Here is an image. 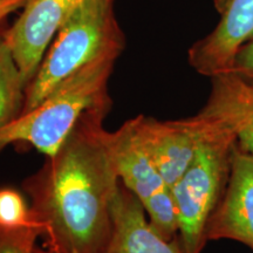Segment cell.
Listing matches in <instances>:
<instances>
[{"label": "cell", "instance_id": "obj_1", "mask_svg": "<svg viewBox=\"0 0 253 253\" xmlns=\"http://www.w3.org/2000/svg\"><path fill=\"white\" fill-rule=\"evenodd\" d=\"M109 102L84 114L59 150L24 182L31 211L55 253H106L113 232V202L120 186L112 131L103 120Z\"/></svg>", "mask_w": 253, "mask_h": 253}, {"label": "cell", "instance_id": "obj_2", "mask_svg": "<svg viewBox=\"0 0 253 253\" xmlns=\"http://www.w3.org/2000/svg\"><path fill=\"white\" fill-rule=\"evenodd\" d=\"M120 53L102 55L80 69L30 112L0 128V150L12 144H30L52 156L84 114L109 102L107 84Z\"/></svg>", "mask_w": 253, "mask_h": 253}, {"label": "cell", "instance_id": "obj_3", "mask_svg": "<svg viewBox=\"0 0 253 253\" xmlns=\"http://www.w3.org/2000/svg\"><path fill=\"white\" fill-rule=\"evenodd\" d=\"M114 0H84L62 25L26 87L21 114L36 108L63 81L94 60L121 54L125 36L114 14Z\"/></svg>", "mask_w": 253, "mask_h": 253}, {"label": "cell", "instance_id": "obj_4", "mask_svg": "<svg viewBox=\"0 0 253 253\" xmlns=\"http://www.w3.org/2000/svg\"><path fill=\"white\" fill-rule=\"evenodd\" d=\"M236 145L233 132L221 126L170 188L178 238L186 253H201L207 244L209 221L226 189Z\"/></svg>", "mask_w": 253, "mask_h": 253}, {"label": "cell", "instance_id": "obj_5", "mask_svg": "<svg viewBox=\"0 0 253 253\" xmlns=\"http://www.w3.org/2000/svg\"><path fill=\"white\" fill-rule=\"evenodd\" d=\"M112 150L120 181L140 201L151 225L164 238L178 237L171 190L136 135L130 120L112 131Z\"/></svg>", "mask_w": 253, "mask_h": 253}, {"label": "cell", "instance_id": "obj_6", "mask_svg": "<svg viewBox=\"0 0 253 253\" xmlns=\"http://www.w3.org/2000/svg\"><path fill=\"white\" fill-rule=\"evenodd\" d=\"M130 121L170 188L188 169L201 145L221 128L219 123L199 113L176 121H158L144 115Z\"/></svg>", "mask_w": 253, "mask_h": 253}, {"label": "cell", "instance_id": "obj_7", "mask_svg": "<svg viewBox=\"0 0 253 253\" xmlns=\"http://www.w3.org/2000/svg\"><path fill=\"white\" fill-rule=\"evenodd\" d=\"M84 0H28L4 38L26 86L37 74L47 47Z\"/></svg>", "mask_w": 253, "mask_h": 253}, {"label": "cell", "instance_id": "obj_8", "mask_svg": "<svg viewBox=\"0 0 253 253\" xmlns=\"http://www.w3.org/2000/svg\"><path fill=\"white\" fill-rule=\"evenodd\" d=\"M214 30L189 49L191 67L213 78L231 71L238 50L253 39V0H229Z\"/></svg>", "mask_w": 253, "mask_h": 253}, {"label": "cell", "instance_id": "obj_9", "mask_svg": "<svg viewBox=\"0 0 253 253\" xmlns=\"http://www.w3.org/2000/svg\"><path fill=\"white\" fill-rule=\"evenodd\" d=\"M207 238L237 240L253 250V156L238 144L226 189L209 221Z\"/></svg>", "mask_w": 253, "mask_h": 253}, {"label": "cell", "instance_id": "obj_10", "mask_svg": "<svg viewBox=\"0 0 253 253\" xmlns=\"http://www.w3.org/2000/svg\"><path fill=\"white\" fill-rule=\"evenodd\" d=\"M112 218V239L106 253H186L179 238H164L151 225L140 201L122 182L114 198Z\"/></svg>", "mask_w": 253, "mask_h": 253}, {"label": "cell", "instance_id": "obj_11", "mask_svg": "<svg viewBox=\"0 0 253 253\" xmlns=\"http://www.w3.org/2000/svg\"><path fill=\"white\" fill-rule=\"evenodd\" d=\"M199 114L232 131L240 149L253 156V82L232 72L211 78L210 96Z\"/></svg>", "mask_w": 253, "mask_h": 253}, {"label": "cell", "instance_id": "obj_12", "mask_svg": "<svg viewBox=\"0 0 253 253\" xmlns=\"http://www.w3.org/2000/svg\"><path fill=\"white\" fill-rule=\"evenodd\" d=\"M26 87L4 33L0 34V128L23 112Z\"/></svg>", "mask_w": 253, "mask_h": 253}, {"label": "cell", "instance_id": "obj_13", "mask_svg": "<svg viewBox=\"0 0 253 253\" xmlns=\"http://www.w3.org/2000/svg\"><path fill=\"white\" fill-rule=\"evenodd\" d=\"M33 219L31 208L17 190H0V229L13 230L30 224Z\"/></svg>", "mask_w": 253, "mask_h": 253}, {"label": "cell", "instance_id": "obj_14", "mask_svg": "<svg viewBox=\"0 0 253 253\" xmlns=\"http://www.w3.org/2000/svg\"><path fill=\"white\" fill-rule=\"evenodd\" d=\"M43 233L42 224L34 216L31 223L23 227L0 229V253H34L37 240L43 237Z\"/></svg>", "mask_w": 253, "mask_h": 253}, {"label": "cell", "instance_id": "obj_15", "mask_svg": "<svg viewBox=\"0 0 253 253\" xmlns=\"http://www.w3.org/2000/svg\"><path fill=\"white\" fill-rule=\"evenodd\" d=\"M245 80L253 82V39L238 50L233 60L231 71Z\"/></svg>", "mask_w": 253, "mask_h": 253}, {"label": "cell", "instance_id": "obj_16", "mask_svg": "<svg viewBox=\"0 0 253 253\" xmlns=\"http://www.w3.org/2000/svg\"><path fill=\"white\" fill-rule=\"evenodd\" d=\"M28 0H1L0 1V23L15 9L24 7Z\"/></svg>", "mask_w": 253, "mask_h": 253}, {"label": "cell", "instance_id": "obj_17", "mask_svg": "<svg viewBox=\"0 0 253 253\" xmlns=\"http://www.w3.org/2000/svg\"><path fill=\"white\" fill-rule=\"evenodd\" d=\"M227 1H229V0H213L214 6H216L217 11L219 12V13H220L221 11H223L224 7H225V6H226Z\"/></svg>", "mask_w": 253, "mask_h": 253}, {"label": "cell", "instance_id": "obj_18", "mask_svg": "<svg viewBox=\"0 0 253 253\" xmlns=\"http://www.w3.org/2000/svg\"><path fill=\"white\" fill-rule=\"evenodd\" d=\"M34 253H55V252L50 251V250L46 249V248H38V246H37V249H36V251H34Z\"/></svg>", "mask_w": 253, "mask_h": 253}, {"label": "cell", "instance_id": "obj_19", "mask_svg": "<svg viewBox=\"0 0 253 253\" xmlns=\"http://www.w3.org/2000/svg\"><path fill=\"white\" fill-rule=\"evenodd\" d=\"M0 1H1V0H0Z\"/></svg>", "mask_w": 253, "mask_h": 253}]
</instances>
